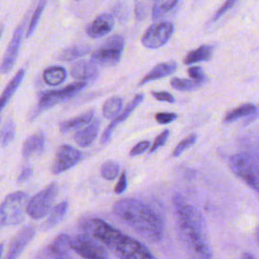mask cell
<instances>
[{
    "label": "cell",
    "mask_w": 259,
    "mask_h": 259,
    "mask_svg": "<svg viewBox=\"0 0 259 259\" xmlns=\"http://www.w3.org/2000/svg\"><path fill=\"white\" fill-rule=\"evenodd\" d=\"M178 237L190 259H211L205 223L200 212L180 194L173 196Z\"/></svg>",
    "instance_id": "obj_1"
},
{
    "label": "cell",
    "mask_w": 259,
    "mask_h": 259,
    "mask_svg": "<svg viewBox=\"0 0 259 259\" xmlns=\"http://www.w3.org/2000/svg\"><path fill=\"white\" fill-rule=\"evenodd\" d=\"M112 212L123 224L150 242L162 240L164 225L161 217L148 204L137 198H121L112 206Z\"/></svg>",
    "instance_id": "obj_2"
},
{
    "label": "cell",
    "mask_w": 259,
    "mask_h": 259,
    "mask_svg": "<svg viewBox=\"0 0 259 259\" xmlns=\"http://www.w3.org/2000/svg\"><path fill=\"white\" fill-rule=\"evenodd\" d=\"M81 227L86 234L97 239L119 259H156L143 243L100 219L85 220Z\"/></svg>",
    "instance_id": "obj_3"
},
{
    "label": "cell",
    "mask_w": 259,
    "mask_h": 259,
    "mask_svg": "<svg viewBox=\"0 0 259 259\" xmlns=\"http://www.w3.org/2000/svg\"><path fill=\"white\" fill-rule=\"evenodd\" d=\"M27 202V194L23 191H15L8 194L0 204V229L20 224L23 220L24 211H26Z\"/></svg>",
    "instance_id": "obj_4"
},
{
    "label": "cell",
    "mask_w": 259,
    "mask_h": 259,
    "mask_svg": "<svg viewBox=\"0 0 259 259\" xmlns=\"http://www.w3.org/2000/svg\"><path fill=\"white\" fill-rule=\"evenodd\" d=\"M230 167L249 187L259 193V158L239 153L230 158Z\"/></svg>",
    "instance_id": "obj_5"
},
{
    "label": "cell",
    "mask_w": 259,
    "mask_h": 259,
    "mask_svg": "<svg viewBox=\"0 0 259 259\" xmlns=\"http://www.w3.org/2000/svg\"><path fill=\"white\" fill-rule=\"evenodd\" d=\"M59 187L56 182L49 184L46 188L34 194L27 202L26 213L34 220L45 218L51 212L53 203L58 195Z\"/></svg>",
    "instance_id": "obj_6"
},
{
    "label": "cell",
    "mask_w": 259,
    "mask_h": 259,
    "mask_svg": "<svg viewBox=\"0 0 259 259\" xmlns=\"http://www.w3.org/2000/svg\"><path fill=\"white\" fill-rule=\"evenodd\" d=\"M71 249L84 259L109 258L104 245L86 233L71 238Z\"/></svg>",
    "instance_id": "obj_7"
},
{
    "label": "cell",
    "mask_w": 259,
    "mask_h": 259,
    "mask_svg": "<svg viewBox=\"0 0 259 259\" xmlns=\"http://www.w3.org/2000/svg\"><path fill=\"white\" fill-rule=\"evenodd\" d=\"M85 86H86V83L83 81H80V82L72 83L62 89L42 92L39 96V100L34 111V116L40 113L41 111L47 110L55 106L56 104L74 96L79 91H81Z\"/></svg>",
    "instance_id": "obj_8"
},
{
    "label": "cell",
    "mask_w": 259,
    "mask_h": 259,
    "mask_svg": "<svg viewBox=\"0 0 259 259\" xmlns=\"http://www.w3.org/2000/svg\"><path fill=\"white\" fill-rule=\"evenodd\" d=\"M173 31L174 25L170 21H161L148 27L141 41L148 49H158L170 39Z\"/></svg>",
    "instance_id": "obj_9"
},
{
    "label": "cell",
    "mask_w": 259,
    "mask_h": 259,
    "mask_svg": "<svg viewBox=\"0 0 259 259\" xmlns=\"http://www.w3.org/2000/svg\"><path fill=\"white\" fill-rule=\"evenodd\" d=\"M82 158V153L79 150L70 145H62L56 153L52 172L54 174H61L77 165Z\"/></svg>",
    "instance_id": "obj_10"
},
{
    "label": "cell",
    "mask_w": 259,
    "mask_h": 259,
    "mask_svg": "<svg viewBox=\"0 0 259 259\" xmlns=\"http://www.w3.org/2000/svg\"><path fill=\"white\" fill-rule=\"evenodd\" d=\"M25 24H26V17L17 25V27L14 30L12 38L7 47V50L3 56V60L0 65V72L2 74H8L13 68V65L18 56L19 48H20L22 36L24 33Z\"/></svg>",
    "instance_id": "obj_11"
},
{
    "label": "cell",
    "mask_w": 259,
    "mask_h": 259,
    "mask_svg": "<svg viewBox=\"0 0 259 259\" xmlns=\"http://www.w3.org/2000/svg\"><path fill=\"white\" fill-rule=\"evenodd\" d=\"M35 230L32 227L22 228L11 240L4 259H17L21 252L34 237Z\"/></svg>",
    "instance_id": "obj_12"
},
{
    "label": "cell",
    "mask_w": 259,
    "mask_h": 259,
    "mask_svg": "<svg viewBox=\"0 0 259 259\" xmlns=\"http://www.w3.org/2000/svg\"><path fill=\"white\" fill-rule=\"evenodd\" d=\"M143 99H144V94H142V93L137 94V95L134 97V99L125 106V108L123 109V111H122L121 113H119V114L107 125V127L104 130V132H103V134H102V136H101V139H100V143H101V144L105 145L106 143L109 142V140H110V138H111V136H112V133H113V131L115 130V127H116L117 125H119L122 121H124V120L130 116V114L138 107V105L143 101Z\"/></svg>",
    "instance_id": "obj_13"
},
{
    "label": "cell",
    "mask_w": 259,
    "mask_h": 259,
    "mask_svg": "<svg viewBox=\"0 0 259 259\" xmlns=\"http://www.w3.org/2000/svg\"><path fill=\"white\" fill-rule=\"evenodd\" d=\"M113 25V16L109 13H101L87 26V34L91 38H100L109 33Z\"/></svg>",
    "instance_id": "obj_14"
},
{
    "label": "cell",
    "mask_w": 259,
    "mask_h": 259,
    "mask_svg": "<svg viewBox=\"0 0 259 259\" xmlns=\"http://www.w3.org/2000/svg\"><path fill=\"white\" fill-rule=\"evenodd\" d=\"M177 69V64L173 61L170 62H164V63H160L158 65H156L154 68H152L145 76L144 78L140 81L139 86L145 85L149 82L167 77L169 75H171L172 73H174Z\"/></svg>",
    "instance_id": "obj_15"
},
{
    "label": "cell",
    "mask_w": 259,
    "mask_h": 259,
    "mask_svg": "<svg viewBox=\"0 0 259 259\" xmlns=\"http://www.w3.org/2000/svg\"><path fill=\"white\" fill-rule=\"evenodd\" d=\"M120 57H121V52L106 48L101 45L99 49L93 52L91 61L95 64H99L103 66H113L119 62Z\"/></svg>",
    "instance_id": "obj_16"
},
{
    "label": "cell",
    "mask_w": 259,
    "mask_h": 259,
    "mask_svg": "<svg viewBox=\"0 0 259 259\" xmlns=\"http://www.w3.org/2000/svg\"><path fill=\"white\" fill-rule=\"evenodd\" d=\"M98 69L92 61H79L71 68V75L77 80H90L97 76Z\"/></svg>",
    "instance_id": "obj_17"
},
{
    "label": "cell",
    "mask_w": 259,
    "mask_h": 259,
    "mask_svg": "<svg viewBox=\"0 0 259 259\" xmlns=\"http://www.w3.org/2000/svg\"><path fill=\"white\" fill-rule=\"evenodd\" d=\"M100 122L98 119H93L85 127L78 131L75 136V142L81 147H89L97 138Z\"/></svg>",
    "instance_id": "obj_18"
},
{
    "label": "cell",
    "mask_w": 259,
    "mask_h": 259,
    "mask_svg": "<svg viewBox=\"0 0 259 259\" xmlns=\"http://www.w3.org/2000/svg\"><path fill=\"white\" fill-rule=\"evenodd\" d=\"M45 147V136L42 133H35L26 138L22 146V156L24 158L40 154Z\"/></svg>",
    "instance_id": "obj_19"
},
{
    "label": "cell",
    "mask_w": 259,
    "mask_h": 259,
    "mask_svg": "<svg viewBox=\"0 0 259 259\" xmlns=\"http://www.w3.org/2000/svg\"><path fill=\"white\" fill-rule=\"evenodd\" d=\"M94 117V110H88L78 116H75L73 118H70L68 120L63 121L60 124V131L62 133H69L74 130H77L83 125H87L93 120Z\"/></svg>",
    "instance_id": "obj_20"
},
{
    "label": "cell",
    "mask_w": 259,
    "mask_h": 259,
    "mask_svg": "<svg viewBox=\"0 0 259 259\" xmlns=\"http://www.w3.org/2000/svg\"><path fill=\"white\" fill-rule=\"evenodd\" d=\"M213 47L211 45H202L195 50L190 51L184 58L185 65H192L199 62H205L211 59Z\"/></svg>",
    "instance_id": "obj_21"
},
{
    "label": "cell",
    "mask_w": 259,
    "mask_h": 259,
    "mask_svg": "<svg viewBox=\"0 0 259 259\" xmlns=\"http://www.w3.org/2000/svg\"><path fill=\"white\" fill-rule=\"evenodd\" d=\"M24 74H25L24 69L18 70L16 72V74L14 75V77L6 85L5 89L3 90V92L0 95V112L5 107V105L9 101V99L12 97V95L14 94V92L16 91L18 86L21 84V82L24 78Z\"/></svg>",
    "instance_id": "obj_22"
},
{
    "label": "cell",
    "mask_w": 259,
    "mask_h": 259,
    "mask_svg": "<svg viewBox=\"0 0 259 259\" xmlns=\"http://www.w3.org/2000/svg\"><path fill=\"white\" fill-rule=\"evenodd\" d=\"M67 78V71L61 66H53L47 68L42 73L44 81L50 86L60 85Z\"/></svg>",
    "instance_id": "obj_23"
},
{
    "label": "cell",
    "mask_w": 259,
    "mask_h": 259,
    "mask_svg": "<svg viewBox=\"0 0 259 259\" xmlns=\"http://www.w3.org/2000/svg\"><path fill=\"white\" fill-rule=\"evenodd\" d=\"M68 201L64 200L60 203H58L54 208H52L45 225H44V229L46 231H49L51 229H53L54 227H56L65 217L67 210H68Z\"/></svg>",
    "instance_id": "obj_24"
},
{
    "label": "cell",
    "mask_w": 259,
    "mask_h": 259,
    "mask_svg": "<svg viewBox=\"0 0 259 259\" xmlns=\"http://www.w3.org/2000/svg\"><path fill=\"white\" fill-rule=\"evenodd\" d=\"M49 250L56 256H63L69 253L71 249V237L67 234H60L50 245Z\"/></svg>",
    "instance_id": "obj_25"
},
{
    "label": "cell",
    "mask_w": 259,
    "mask_h": 259,
    "mask_svg": "<svg viewBox=\"0 0 259 259\" xmlns=\"http://www.w3.org/2000/svg\"><path fill=\"white\" fill-rule=\"evenodd\" d=\"M91 51V47L87 45H74L65 49L60 55L59 59L62 61H73L78 58H81Z\"/></svg>",
    "instance_id": "obj_26"
},
{
    "label": "cell",
    "mask_w": 259,
    "mask_h": 259,
    "mask_svg": "<svg viewBox=\"0 0 259 259\" xmlns=\"http://www.w3.org/2000/svg\"><path fill=\"white\" fill-rule=\"evenodd\" d=\"M257 110V107L256 105L252 104V103H245V104H242L240 105L239 107L229 111L225 117H224V121L225 122H232L236 119H239L243 116H246V115H249V114H252L254 113L255 111Z\"/></svg>",
    "instance_id": "obj_27"
},
{
    "label": "cell",
    "mask_w": 259,
    "mask_h": 259,
    "mask_svg": "<svg viewBox=\"0 0 259 259\" xmlns=\"http://www.w3.org/2000/svg\"><path fill=\"white\" fill-rule=\"evenodd\" d=\"M121 108H122V99L117 96H113L104 102L102 107V113L105 118L109 119V118L115 117L120 112Z\"/></svg>",
    "instance_id": "obj_28"
},
{
    "label": "cell",
    "mask_w": 259,
    "mask_h": 259,
    "mask_svg": "<svg viewBox=\"0 0 259 259\" xmlns=\"http://www.w3.org/2000/svg\"><path fill=\"white\" fill-rule=\"evenodd\" d=\"M178 4L177 0H166V1H155L152 5V18L157 20L164 14L168 13Z\"/></svg>",
    "instance_id": "obj_29"
},
{
    "label": "cell",
    "mask_w": 259,
    "mask_h": 259,
    "mask_svg": "<svg viewBox=\"0 0 259 259\" xmlns=\"http://www.w3.org/2000/svg\"><path fill=\"white\" fill-rule=\"evenodd\" d=\"M16 125L13 119H8L0 130V146L7 147L15 138Z\"/></svg>",
    "instance_id": "obj_30"
},
{
    "label": "cell",
    "mask_w": 259,
    "mask_h": 259,
    "mask_svg": "<svg viewBox=\"0 0 259 259\" xmlns=\"http://www.w3.org/2000/svg\"><path fill=\"white\" fill-rule=\"evenodd\" d=\"M171 86L178 91H193L202 86L203 83L183 78H173L170 81Z\"/></svg>",
    "instance_id": "obj_31"
},
{
    "label": "cell",
    "mask_w": 259,
    "mask_h": 259,
    "mask_svg": "<svg viewBox=\"0 0 259 259\" xmlns=\"http://www.w3.org/2000/svg\"><path fill=\"white\" fill-rule=\"evenodd\" d=\"M46 4H47L46 1H40V2L37 3V5H36V7H35V9L32 13V16H31V18H30V20L27 24V29H26V32H25L26 37H29L33 33L34 29L36 28L37 23L40 19V15H41L45 7H46Z\"/></svg>",
    "instance_id": "obj_32"
},
{
    "label": "cell",
    "mask_w": 259,
    "mask_h": 259,
    "mask_svg": "<svg viewBox=\"0 0 259 259\" xmlns=\"http://www.w3.org/2000/svg\"><path fill=\"white\" fill-rule=\"evenodd\" d=\"M118 173H119V165L114 161H107L100 168V174L106 180L115 179Z\"/></svg>",
    "instance_id": "obj_33"
},
{
    "label": "cell",
    "mask_w": 259,
    "mask_h": 259,
    "mask_svg": "<svg viewBox=\"0 0 259 259\" xmlns=\"http://www.w3.org/2000/svg\"><path fill=\"white\" fill-rule=\"evenodd\" d=\"M196 139H197V136L195 134H192L188 137H186L184 140H182L176 147L175 149L173 150V157H178L180 156L185 150L189 149L195 142H196Z\"/></svg>",
    "instance_id": "obj_34"
},
{
    "label": "cell",
    "mask_w": 259,
    "mask_h": 259,
    "mask_svg": "<svg viewBox=\"0 0 259 259\" xmlns=\"http://www.w3.org/2000/svg\"><path fill=\"white\" fill-rule=\"evenodd\" d=\"M102 46H104L106 48H109V49L116 50V51L122 53V51L124 49V38L119 34H114V35L110 36L109 38H107L102 44Z\"/></svg>",
    "instance_id": "obj_35"
},
{
    "label": "cell",
    "mask_w": 259,
    "mask_h": 259,
    "mask_svg": "<svg viewBox=\"0 0 259 259\" xmlns=\"http://www.w3.org/2000/svg\"><path fill=\"white\" fill-rule=\"evenodd\" d=\"M170 135L169 130H164L154 141V143L152 144V146L150 147V153H154L155 151H157L158 149H160L162 146H164V144L166 143V141L168 140Z\"/></svg>",
    "instance_id": "obj_36"
},
{
    "label": "cell",
    "mask_w": 259,
    "mask_h": 259,
    "mask_svg": "<svg viewBox=\"0 0 259 259\" xmlns=\"http://www.w3.org/2000/svg\"><path fill=\"white\" fill-rule=\"evenodd\" d=\"M188 75L191 77L192 80L203 83L206 80L205 74L203 73V70L199 66H191L188 68Z\"/></svg>",
    "instance_id": "obj_37"
},
{
    "label": "cell",
    "mask_w": 259,
    "mask_h": 259,
    "mask_svg": "<svg viewBox=\"0 0 259 259\" xmlns=\"http://www.w3.org/2000/svg\"><path fill=\"white\" fill-rule=\"evenodd\" d=\"M177 117H178V115L174 112H158L155 115V118H156L157 122H159L161 124L170 123V122L174 121Z\"/></svg>",
    "instance_id": "obj_38"
},
{
    "label": "cell",
    "mask_w": 259,
    "mask_h": 259,
    "mask_svg": "<svg viewBox=\"0 0 259 259\" xmlns=\"http://www.w3.org/2000/svg\"><path fill=\"white\" fill-rule=\"evenodd\" d=\"M151 147L150 142L149 141H142L140 143H138L131 151H130V156L134 157V156H138L143 154L144 152H146L149 148Z\"/></svg>",
    "instance_id": "obj_39"
},
{
    "label": "cell",
    "mask_w": 259,
    "mask_h": 259,
    "mask_svg": "<svg viewBox=\"0 0 259 259\" xmlns=\"http://www.w3.org/2000/svg\"><path fill=\"white\" fill-rule=\"evenodd\" d=\"M152 95L155 99H157L159 101H164V102H169V103H173L175 101L174 96L166 91H153Z\"/></svg>",
    "instance_id": "obj_40"
},
{
    "label": "cell",
    "mask_w": 259,
    "mask_h": 259,
    "mask_svg": "<svg viewBox=\"0 0 259 259\" xmlns=\"http://www.w3.org/2000/svg\"><path fill=\"white\" fill-rule=\"evenodd\" d=\"M236 2L235 1H233V0H231V1H227V2H225L218 10H217V12L214 13V15H213V17H212V19H211V21H215V20H218L222 15H224L234 4H235Z\"/></svg>",
    "instance_id": "obj_41"
},
{
    "label": "cell",
    "mask_w": 259,
    "mask_h": 259,
    "mask_svg": "<svg viewBox=\"0 0 259 259\" xmlns=\"http://www.w3.org/2000/svg\"><path fill=\"white\" fill-rule=\"evenodd\" d=\"M126 186H127L126 174H125V172H122L118 181H117V183H116V186L114 188V192L117 193V194H120L126 189Z\"/></svg>",
    "instance_id": "obj_42"
},
{
    "label": "cell",
    "mask_w": 259,
    "mask_h": 259,
    "mask_svg": "<svg viewBox=\"0 0 259 259\" xmlns=\"http://www.w3.org/2000/svg\"><path fill=\"white\" fill-rule=\"evenodd\" d=\"M146 5L145 3L143 2H138L136 4V7H135V13H136V17L139 21H142L146 18V15H147V11H146Z\"/></svg>",
    "instance_id": "obj_43"
},
{
    "label": "cell",
    "mask_w": 259,
    "mask_h": 259,
    "mask_svg": "<svg viewBox=\"0 0 259 259\" xmlns=\"http://www.w3.org/2000/svg\"><path fill=\"white\" fill-rule=\"evenodd\" d=\"M32 175V168L30 166H25L22 168V170L20 171L18 178H17V182L18 183H23L26 180H28Z\"/></svg>",
    "instance_id": "obj_44"
},
{
    "label": "cell",
    "mask_w": 259,
    "mask_h": 259,
    "mask_svg": "<svg viewBox=\"0 0 259 259\" xmlns=\"http://www.w3.org/2000/svg\"><path fill=\"white\" fill-rule=\"evenodd\" d=\"M241 259H255V257L251 254V253H248V252H245L242 254V257Z\"/></svg>",
    "instance_id": "obj_45"
},
{
    "label": "cell",
    "mask_w": 259,
    "mask_h": 259,
    "mask_svg": "<svg viewBox=\"0 0 259 259\" xmlns=\"http://www.w3.org/2000/svg\"><path fill=\"white\" fill-rule=\"evenodd\" d=\"M255 238H256L257 243L259 244V227L256 228V231H255Z\"/></svg>",
    "instance_id": "obj_46"
},
{
    "label": "cell",
    "mask_w": 259,
    "mask_h": 259,
    "mask_svg": "<svg viewBox=\"0 0 259 259\" xmlns=\"http://www.w3.org/2000/svg\"><path fill=\"white\" fill-rule=\"evenodd\" d=\"M3 249H4V244L0 243V259H1L2 254H3Z\"/></svg>",
    "instance_id": "obj_47"
},
{
    "label": "cell",
    "mask_w": 259,
    "mask_h": 259,
    "mask_svg": "<svg viewBox=\"0 0 259 259\" xmlns=\"http://www.w3.org/2000/svg\"><path fill=\"white\" fill-rule=\"evenodd\" d=\"M3 25L2 24H0V37H1V35H2V33H3Z\"/></svg>",
    "instance_id": "obj_48"
}]
</instances>
